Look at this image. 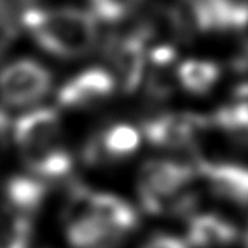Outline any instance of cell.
<instances>
[{
  "label": "cell",
  "instance_id": "cell-1",
  "mask_svg": "<svg viewBox=\"0 0 248 248\" xmlns=\"http://www.w3.org/2000/svg\"><path fill=\"white\" fill-rule=\"evenodd\" d=\"M22 23L42 48L59 58L83 56L96 43V17L78 8H30Z\"/></svg>",
  "mask_w": 248,
  "mask_h": 248
},
{
  "label": "cell",
  "instance_id": "cell-2",
  "mask_svg": "<svg viewBox=\"0 0 248 248\" xmlns=\"http://www.w3.org/2000/svg\"><path fill=\"white\" fill-rule=\"evenodd\" d=\"M196 175L195 167L166 159L150 160L141 166L138 176V194L143 208L152 215L182 214L196 198L188 186Z\"/></svg>",
  "mask_w": 248,
  "mask_h": 248
},
{
  "label": "cell",
  "instance_id": "cell-3",
  "mask_svg": "<svg viewBox=\"0 0 248 248\" xmlns=\"http://www.w3.org/2000/svg\"><path fill=\"white\" fill-rule=\"evenodd\" d=\"M92 196L93 191L80 184L70 191L63 212L67 239L74 248H118L124 240L95 217Z\"/></svg>",
  "mask_w": 248,
  "mask_h": 248
},
{
  "label": "cell",
  "instance_id": "cell-4",
  "mask_svg": "<svg viewBox=\"0 0 248 248\" xmlns=\"http://www.w3.org/2000/svg\"><path fill=\"white\" fill-rule=\"evenodd\" d=\"M52 76L38 62L19 59L0 70V97L14 107L42 100L51 90Z\"/></svg>",
  "mask_w": 248,
  "mask_h": 248
},
{
  "label": "cell",
  "instance_id": "cell-5",
  "mask_svg": "<svg viewBox=\"0 0 248 248\" xmlns=\"http://www.w3.org/2000/svg\"><path fill=\"white\" fill-rule=\"evenodd\" d=\"M12 132L23 160L64 147L59 113L52 108H36L24 113L12 125Z\"/></svg>",
  "mask_w": 248,
  "mask_h": 248
},
{
  "label": "cell",
  "instance_id": "cell-6",
  "mask_svg": "<svg viewBox=\"0 0 248 248\" xmlns=\"http://www.w3.org/2000/svg\"><path fill=\"white\" fill-rule=\"evenodd\" d=\"M208 125V119L198 113H162L144 122L143 134L154 146L183 148L198 140Z\"/></svg>",
  "mask_w": 248,
  "mask_h": 248
},
{
  "label": "cell",
  "instance_id": "cell-7",
  "mask_svg": "<svg viewBox=\"0 0 248 248\" xmlns=\"http://www.w3.org/2000/svg\"><path fill=\"white\" fill-rule=\"evenodd\" d=\"M108 56L112 65V76L122 91L135 92L147 72V47L138 32L113 40Z\"/></svg>",
  "mask_w": 248,
  "mask_h": 248
},
{
  "label": "cell",
  "instance_id": "cell-8",
  "mask_svg": "<svg viewBox=\"0 0 248 248\" xmlns=\"http://www.w3.org/2000/svg\"><path fill=\"white\" fill-rule=\"evenodd\" d=\"M111 71L93 67L74 76L58 92V103L64 108H87L102 103L116 90Z\"/></svg>",
  "mask_w": 248,
  "mask_h": 248
},
{
  "label": "cell",
  "instance_id": "cell-9",
  "mask_svg": "<svg viewBox=\"0 0 248 248\" xmlns=\"http://www.w3.org/2000/svg\"><path fill=\"white\" fill-rule=\"evenodd\" d=\"M140 140V132L134 125L127 123L113 124L87 141L83 157L91 166L124 159L139 150Z\"/></svg>",
  "mask_w": 248,
  "mask_h": 248
},
{
  "label": "cell",
  "instance_id": "cell-10",
  "mask_svg": "<svg viewBox=\"0 0 248 248\" xmlns=\"http://www.w3.org/2000/svg\"><path fill=\"white\" fill-rule=\"evenodd\" d=\"M217 198L239 205H248V167L236 163L199 160L195 166Z\"/></svg>",
  "mask_w": 248,
  "mask_h": 248
},
{
  "label": "cell",
  "instance_id": "cell-11",
  "mask_svg": "<svg viewBox=\"0 0 248 248\" xmlns=\"http://www.w3.org/2000/svg\"><path fill=\"white\" fill-rule=\"evenodd\" d=\"M47 192L48 187L46 182L35 178L33 175L12 176L4 183L3 188L6 200L4 207L16 215L30 219L42 208Z\"/></svg>",
  "mask_w": 248,
  "mask_h": 248
},
{
  "label": "cell",
  "instance_id": "cell-12",
  "mask_svg": "<svg viewBox=\"0 0 248 248\" xmlns=\"http://www.w3.org/2000/svg\"><path fill=\"white\" fill-rule=\"evenodd\" d=\"M92 210L95 217L108 231L123 240L139 224L135 208L116 195L93 191Z\"/></svg>",
  "mask_w": 248,
  "mask_h": 248
},
{
  "label": "cell",
  "instance_id": "cell-13",
  "mask_svg": "<svg viewBox=\"0 0 248 248\" xmlns=\"http://www.w3.org/2000/svg\"><path fill=\"white\" fill-rule=\"evenodd\" d=\"M187 237L195 248H224L237 239V228L221 216L202 214L191 219Z\"/></svg>",
  "mask_w": 248,
  "mask_h": 248
},
{
  "label": "cell",
  "instance_id": "cell-14",
  "mask_svg": "<svg viewBox=\"0 0 248 248\" xmlns=\"http://www.w3.org/2000/svg\"><path fill=\"white\" fill-rule=\"evenodd\" d=\"M220 76L219 67L207 60H186L176 70L179 83L191 93H205L215 86Z\"/></svg>",
  "mask_w": 248,
  "mask_h": 248
},
{
  "label": "cell",
  "instance_id": "cell-15",
  "mask_svg": "<svg viewBox=\"0 0 248 248\" xmlns=\"http://www.w3.org/2000/svg\"><path fill=\"white\" fill-rule=\"evenodd\" d=\"M31 237L30 219L14 214L6 207L0 210V248H30Z\"/></svg>",
  "mask_w": 248,
  "mask_h": 248
},
{
  "label": "cell",
  "instance_id": "cell-16",
  "mask_svg": "<svg viewBox=\"0 0 248 248\" xmlns=\"http://www.w3.org/2000/svg\"><path fill=\"white\" fill-rule=\"evenodd\" d=\"M140 0H91L93 16L106 22H118L128 16Z\"/></svg>",
  "mask_w": 248,
  "mask_h": 248
},
{
  "label": "cell",
  "instance_id": "cell-17",
  "mask_svg": "<svg viewBox=\"0 0 248 248\" xmlns=\"http://www.w3.org/2000/svg\"><path fill=\"white\" fill-rule=\"evenodd\" d=\"M231 30L236 31L244 42V48L248 58V3H236L232 1L231 10Z\"/></svg>",
  "mask_w": 248,
  "mask_h": 248
},
{
  "label": "cell",
  "instance_id": "cell-18",
  "mask_svg": "<svg viewBox=\"0 0 248 248\" xmlns=\"http://www.w3.org/2000/svg\"><path fill=\"white\" fill-rule=\"evenodd\" d=\"M16 36V26L11 14H0V54Z\"/></svg>",
  "mask_w": 248,
  "mask_h": 248
},
{
  "label": "cell",
  "instance_id": "cell-19",
  "mask_svg": "<svg viewBox=\"0 0 248 248\" xmlns=\"http://www.w3.org/2000/svg\"><path fill=\"white\" fill-rule=\"evenodd\" d=\"M143 248H188L186 243L179 237L171 235H156L151 240H148Z\"/></svg>",
  "mask_w": 248,
  "mask_h": 248
},
{
  "label": "cell",
  "instance_id": "cell-20",
  "mask_svg": "<svg viewBox=\"0 0 248 248\" xmlns=\"http://www.w3.org/2000/svg\"><path fill=\"white\" fill-rule=\"evenodd\" d=\"M0 14H11V0H0Z\"/></svg>",
  "mask_w": 248,
  "mask_h": 248
},
{
  "label": "cell",
  "instance_id": "cell-21",
  "mask_svg": "<svg viewBox=\"0 0 248 248\" xmlns=\"http://www.w3.org/2000/svg\"><path fill=\"white\" fill-rule=\"evenodd\" d=\"M246 246H247L248 248V232H247V236H246Z\"/></svg>",
  "mask_w": 248,
  "mask_h": 248
}]
</instances>
